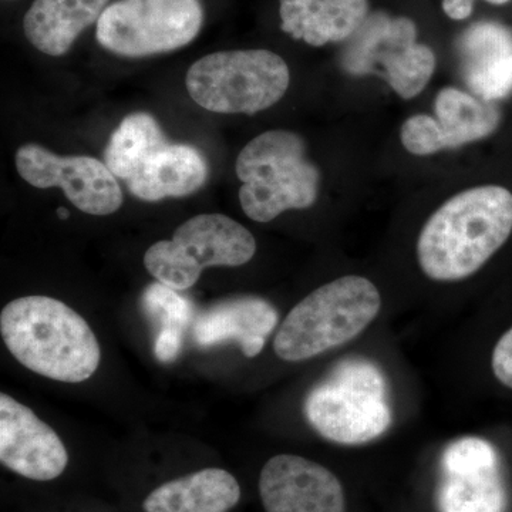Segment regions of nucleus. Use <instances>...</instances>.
<instances>
[{"instance_id": "9", "label": "nucleus", "mask_w": 512, "mask_h": 512, "mask_svg": "<svg viewBox=\"0 0 512 512\" xmlns=\"http://www.w3.org/2000/svg\"><path fill=\"white\" fill-rule=\"evenodd\" d=\"M353 36L345 56L348 72L372 73L382 66L383 79L404 100L419 96L430 82L436 56L430 47L417 42L412 20L375 13Z\"/></svg>"}, {"instance_id": "20", "label": "nucleus", "mask_w": 512, "mask_h": 512, "mask_svg": "<svg viewBox=\"0 0 512 512\" xmlns=\"http://www.w3.org/2000/svg\"><path fill=\"white\" fill-rule=\"evenodd\" d=\"M436 114L447 148L491 136L500 124V113L493 103L478 100L454 87H446L437 94Z\"/></svg>"}, {"instance_id": "6", "label": "nucleus", "mask_w": 512, "mask_h": 512, "mask_svg": "<svg viewBox=\"0 0 512 512\" xmlns=\"http://www.w3.org/2000/svg\"><path fill=\"white\" fill-rule=\"evenodd\" d=\"M289 67L269 50H231L197 60L185 77L191 99L212 113L255 114L285 96Z\"/></svg>"}, {"instance_id": "18", "label": "nucleus", "mask_w": 512, "mask_h": 512, "mask_svg": "<svg viewBox=\"0 0 512 512\" xmlns=\"http://www.w3.org/2000/svg\"><path fill=\"white\" fill-rule=\"evenodd\" d=\"M110 0H35L23 18L30 45L47 56L66 55L84 30L99 22Z\"/></svg>"}, {"instance_id": "21", "label": "nucleus", "mask_w": 512, "mask_h": 512, "mask_svg": "<svg viewBox=\"0 0 512 512\" xmlns=\"http://www.w3.org/2000/svg\"><path fill=\"white\" fill-rule=\"evenodd\" d=\"M167 143L160 124L153 116L130 114L111 136L104 151V163L114 177L127 183L144 161Z\"/></svg>"}, {"instance_id": "1", "label": "nucleus", "mask_w": 512, "mask_h": 512, "mask_svg": "<svg viewBox=\"0 0 512 512\" xmlns=\"http://www.w3.org/2000/svg\"><path fill=\"white\" fill-rule=\"evenodd\" d=\"M512 232V192L484 185L441 205L421 229L417 259L433 281L466 279L483 268Z\"/></svg>"}, {"instance_id": "4", "label": "nucleus", "mask_w": 512, "mask_h": 512, "mask_svg": "<svg viewBox=\"0 0 512 512\" xmlns=\"http://www.w3.org/2000/svg\"><path fill=\"white\" fill-rule=\"evenodd\" d=\"M305 151L302 138L285 130L266 131L242 148L235 171L242 181L239 201L249 220L266 224L282 212L315 204L320 175Z\"/></svg>"}, {"instance_id": "10", "label": "nucleus", "mask_w": 512, "mask_h": 512, "mask_svg": "<svg viewBox=\"0 0 512 512\" xmlns=\"http://www.w3.org/2000/svg\"><path fill=\"white\" fill-rule=\"evenodd\" d=\"M16 168L36 188H62L77 210L90 215L114 214L123 205V192L106 163L89 156L62 157L36 144L16 153Z\"/></svg>"}, {"instance_id": "22", "label": "nucleus", "mask_w": 512, "mask_h": 512, "mask_svg": "<svg viewBox=\"0 0 512 512\" xmlns=\"http://www.w3.org/2000/svg\"><path fill=\"white\" fill-rule=\"evenodd\" d=\"M178 291L168 288L160 282L148 286L144 292V309L161 323L160 332L183 335L185 326L190 323L192 305Z\"/></svg>"}, {"instance_id": "11", "label": "nucleus", "mask_w": 512, "mask_h": 512, "mask_svg": "<svg viewBox=\"0 0 512 512\" xmlns=\"http://www.w3.org/2000/svg\"><path fill=\"white\" fill-rule=\"evenodd\" d=\"M507 494L493 444L464 437L448 444L441 457V512H504Z\"/></svg>"}, {"instance_id": "16", "label": "nucleus", "mask_w": 512, "mask_h": 512, "mask_svg": "<svg viewBox=\"0 0 512 512\" xmlns=\"http://www.w3.org/2000/svg\"><path fill=\"white\" fill-rule=\"evenodd\" d=\"M367 12V0H279L281 29L313 47L349 39L365 23Z\"/></svg>"}, {"instance_id": "19", "label": "nucleus", "mask_w": 512, "mask_h": 512, "mask_svg": "<svg viewBox=\"0 0 512 512\" xmlns=\"http://www.w3.org/2000/svg\"><path fill=\"white\" fill-rule=\"evenodd\" d=\"M241 500L237 478L222 468H204L156 488L146 512H228Z\"/></svg>"}, {"instance_id": "25", "label": "nucleus", "mask_w": 512, "mask_h": 512, "mask_svg": "<svg viewBox=\"0 0 512 512\" xmlns=\"http://www.w3.org/2000/svg\"><path fill=\"white\" fill-rule=\"evenodd\" d=\"M476 0H443V10L448 18L453 20H466L473 13Z\"/></svg>"}, {"instance_id": "2", "label": "nucleus", "mask_w": 512, "mask_h": 512, "mask_svg": "<svg viewBox=\"0 0 512 512\" xmlns=\"http://www.w3.org/2000/svg\"><path fill=\"white\" fill-rule=\"evenodd\" d=\"M0 333L12 356L36 375L74 384L99 369V340L59 299L35 295L9 302L0 313Z\"/></svg>"}, {"instance_id": "7", "label": "nucleus", "mask_w": 512, "mask_h": 512, "mask_svg": "<svg viewBox=\"0 0 512 512\" xmlns=\"http://www.w3.org/2000/svg\"><path fill=\"white\" fill-rule=\"evenodd\" d=\"M256 241L244 225L222 214L195 215L173 238L151 245L144 266L157 282L187 291L212 266H241L254 258Z\"/></svg>"}, {"instance_id": "12", "label": "nucleus", "mask_w": 512, "mask_h": 512, "mask_svg": "<svg viewBox=\"0 0 512 512\" xmlns=\"http://www.w3.org/2000/svg\"><path fill=\"white\" fill-rule=\"evenodd\" d=\"M0 461L19 476L50 481L62 476L69 453L59 434L32 409L0 394Z\"/></svg>"}, {"instance_id": "8", "label": "nucleus", "mask_w": 512, "mask_h": 512, "mask_svg": "<svg viewBox=\"0 0 512 512\" xmlns=\"http://www.w3.org/2000/svg\"><path fill=\"white\" fill-rule=\"evenodd\" d=\"M202 22L201 0H116L100 16L96 39L114 55H161L190 45Z\"/></svg>"}, {"instance_id": "3", "label": "nucleus", "mask_w": 512, "mask_h": 512, "mask_svg": "<svg viewBox=\"0 0 512 512\" xmlns=\"http://www.w3.org/2000/svg\"><path fill=\"white\" fill-rule=\"evenodd\" d=\"M382 298L373 282L350 275L303 298L279 326L274 350L285 362H302L345 345L376 319Z\"/></svg>"}, {"instance_id": "17", "label": "nucleus", "mask_w": 512, "mask_h": 512, "mask_svg": "<svg viewBox=\"0 0 512 512\" xmlns=\"http://www.w3.org/2000/svg\"><path fill=\"white\" fill-rule=\"evenodd\" d=\"M207 178V161L197 148L167 143L154 151L126 184L140 200L156 202L194 194Z\"/></svg>"}, {"instance_id": "27", "label": "nucleus", "mask_w": 512, "mask_h": 512, "mask_svg": "<svg viewBox=\"0 0 512 512\" xmlns=\"http://www.w3.org/2000/svg\"><path fill=\"white\" fill-rule=\"evenodd\" d=\"M485 2L491 3V5H505L510 0H485Z\"/></svg>"}, {"instance_id": "14", "label": "nucleus", "mask_w": 512, "mask_h": 512, "mask_svg": "<svg viewBox=\"0 0 512 512\" xmlns=\"http://www.w3.org/2000/svg\"><path fill=\"white\" fill-rule=\"evenodd\" d=\"M278 312L262 298L241 296L212 306L194 323L195 342L204 348L237 342L247 357L258 356L278 325Z\"/></svg>"}, {"instance_id": "5", "label": "nucleus", "mask_w": 512, "mask_h": 512, "mask_svg": "<svg viewBox=\"0 0 512 512\" xmlns=\"http://www.w3.org/2000/svg\"><path fill=\"white\" fill-rule=\"evenodd\" d=\"M303 412L320 436L343 446L369 443L392 424L387 384L375 363L346 359L306 396Z\"/></svg>"}, {"instance_id": "23", "label": "nucleus", "mask_w": 512, "mask_h": 512, "mask_svg": "<svg viewBox=\"0 0 512 512\" xmlns=\"http://www.w3.org/2000/svg\"><path fill=\"white\" fill-rule=\"evenodd\" d=\"M402 143L414 156H430L447 148L439 123L426 114L410 117L403 124Z\"/></svg>"}, {"instance_id": "24", "label": "nucleus", "mask_w": 512, "mask_h": 512, "mask_svg": "<svg viewBox=\"0 0 512 512\" xmlns=\"http://www.w3.org/2000/svg\"><path fill=\"white\" fill-rule=\"evenodd\" d=\"M491 366L498 382L512 389V328L508 329L495 345Z\"/></svg>"}, {"instance_id": "26", "label": "nucleus", "mask_w": 512, "mask_h": 512, "mask_svg": "<svg viewBox=\"0 0 512 512\" xmlns=\"http://www.w3.org/2000/svg\"><path fill=\"white\" fill-rule=\"evenodd\" d=\"M57 215H59L60 220H67L70 217V212L66 210V208L60 207L57 210Z\"/></svg>"}, {"instance_id": "15", "label": "nucleus", "mask_w": 512, "mask_h": 512, "mask_svg": "<svg viewBox=\"0 0 512 512\" xmlns=\"http://www.w3.org/2000/svg\"><path fill=\"white\" fill-rule=\"evenodd\" d=\"M463 74L478 99L494 103L512 93V35L497 23L471 26L460 42Z\"/></svg>"}, {"instance_id": "13", "label": "nucleus", "mask_w": 512, "mask_h": 512, "mask_svg": "<svg viewBox=\"0 0 512 512\" xmlns=\"http://www.w3.org/2000/svg\"><path fill=\"white\" fill-rule=\"evenodd\" d=\"M259 495L266 512H346L339 478L293 454L268 460L259 476Z\"/></svg>"}]
</instances>
